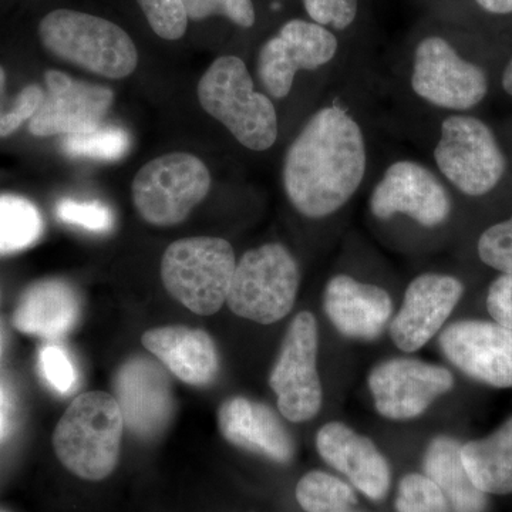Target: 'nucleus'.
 Masks as SVG:
<instances>
[{
  "label": "nucleus",
  "instance_id": "obj_1",
  "mask_svg": "<svg viewBox=\"0 0 512 512\" xmlns=\"http://www.w3.org/2000/svg\"><path fill=\"white\" fill-rule=\"evenodd\" d=\"M366 167V141L357 121L338 106L323 107L286 153V197L303 217H329L359 190Z\"/></svg>",
  "mask_w": 512,
  "mask_h": 512
},
{
  "label": "nucleus",
  "instance_id": "obj_2",
  "mask_svg": "<svg viewBox=\"0 0 512 512\" xmlns=\"http://www.w3.org/2000/svg\"><path fill=\"white\" fill-rule=\"evenodd\" d=\"M123 413L116 397L89 392L73 400L53 434V447L67 470L84 480H103L119 461Z\"/></svg>",
  "mask_w": 512,
  "mask_h": 512
},
{
  "label": "nucleus",
  "instance_id": "obj_3",
  "mask_svg": "<svg viewBox=\"0 0 512 512\" xmlns=\"http://www.w3.org/2000/svg\"><path fill=\"white\" fill-rule=\"evenodd\" d=\"M202 109L228 128L242 146L269 150L278 138V114L265 94L255 92L247 64L237 56H221L198 84Z\"/></svg>",
  "mask_w": 512,
  "mask_h": 512
},
{
  "label": "nucleus",
  "instance_id": "obj_4",
  "mask_svg": "<svg viewBox=\"0 0 512 512\" xmlns=\"http://www.w3.org/2000/svg\"><path fill=\"white\" fill-rule=\"evenodd\" d=\"M39 36L59 59L107 79H124L136 70L138 52L133 39L110 20L57 9L42 19Z\"/></svg>",
  "mask_w": 512,
  "mask_h": 512
},
{
  "label": "nucleus",
  "instance_id": "obj_5",
  "mask_svg": "<svg viewBox=\"0 0 512 512\" xmlns=\"http://www.w3.org/2000/svg\"><path fill=\"white\" fill-rule=\"evenodd\" d=\"M237 268L234 248L214 237L175 241L161 259V279L168 293L197 315L210 316L227 302Z\"/></svg>",
  "mask_w": 512,
  "mask_h": 512
},
{
  "label": "nucleus",
  "instance_id": "obj_6",
  "mask_svg": "<svg viewBox=\"0 0 512 512\" xmlns=\"http://www.w3.org/2000/svg\"><path fill=\"white\" fill-rule=\"evenodd\" d=\"M299 284L301 274L291 251L281 244L262 245L237 262L227 303L235 315L271 325L292 311Z\"/></svg>",
  "mask_w": 512,
  "mask_h": 512
},
{
  "label": "nucleus",
  "instance_id": "obj_7",
  "mask_svg": "<svg viewBox=\"0 0 512 512\" xmlns=\"http://www.w3.org/2000/svg\"><path fill=\"white\" fill-rule=\"evenodd\" d=\"M210 188L211 174L200 158L173 153L144 165L134 178L131 194L143 220L157 227H173L187 220Z\"/></svg>",
  "mask_w": 512,
  "mask_h": 512
},
{
  "label": "nucleus",
  "instance_id": "obj_8",
  "mask_svg": "<svg viewBox=\"0 0 512 512\" xmlns=\"http://www.w3.org/2000/svg\"><path fill=\"white\" fill-rule=\"evenodd\" d=\"M434 160L441 174L468 197L490 194L507 171V158L494 131L467 114H454L443 121Z\"/></svg>",
  "mask_w": 512,
  "mask_h": 512
},
{
  "label": "nucleus",
  "instance_id": "obj_9",
  "mask_svg": "<svg viewBox=\"0 0 512 512\" xmlns=\"http://www.w3.org/2000/svg\"><path fill=\"white\" fill-rule=\"evenodd\" d=\"M318 322L301 312L286 330L269 384L278 397L279 412L289 421L303 423L322 409V383L318 373Z\"/></svg>",
  "mask_w": 512,
  "mask_h": 512
},
{
  "label": "nucleus",
  "instance_id": "obj_10",
  "mask_svg": "<svg viewBox=\"0 0 512 512\" xmlns=\"http://www.w3.org/2000/svg\"><path fill=\"white\" fill-rule=\"evenodd\" d=\"M413 92L440 109H474L488 93L487 74L458 55L446 39L429 36L414 52Z\"/></svg>",
  "mask_w": 512,
  "mask_h": 512
},
{
  "label": "nucleus",
  "instance_id": "obj_11",
  "mask_svg": "<svg viewBox=\"0 0 512 512\" xmlns=\"http://www.w3.org/2000/svg\"><path fill=\"white\" fill-rule=\"evenodd\" d=\"M338 49V37L325 26L308 20H289L259 52V80L274 99H285L298 72L316 70L332 62Z\"/></svg>",
  "mask_w": 512,
  "mask_h": 512
},
{
  "label": "nucleus",
  "instance_id": "obj_12",
  "mask_svg": "<svg viewBox=\"0 0 512 512\" xmlns=\"http://www.w3.org/2000/svg\"><path fill=\"white\" fill-rule=\"evenodd\" d=\"M453 386L446 367L404 357L380 363L369 375L377 413L390 420L416 419Z\"/></svg>",
  "mask_w": 512,
  "mask_h": 512
},
{
  "label": "nucleus",
  "instance_id": "obj_13",
  "mask_svg": "<svg viewBox=\"0 0 512 512\" xmlns=\"http://www.w3.org/2000/svg\"><path fill=\"white\" fill-rule=\"evenodd\" d=\"M451 208L450 194L437 175L409 160L390 165L370 197V211L379 220L404 214L426 228L444 224Z\"/></svg>",
  "mask_w": 512,
  "mask_h": 512
},
{
  "label": "nucleus",
  "instance_id": "obj_14",
  "mask_svg": "<svg viewBox=\"0 0 512 512\" xmlns=\"http://www.w3.org/2000/svg\"><path fill=\"white\" fill-rule=\"evenodd\" d=\"M45 79L47 92L29 120L33 136H76L101 127L114 99L109 87L79 82L57 70H49Z\"/></svg>",
  "mask_w": 512,
  "mask_h": 512
},
{
  "label": "nucleus",
  "instance_id": "obj_15",
  "mask_svg": "<svg viewBox=\"0 0 512 512\" xmlns=\"http://www.w3.org/2000/svg\"><path fill=\"white\" fill-rule=\"evenodd\" d=\"M439 343L464 375L497 389L512 387V330L495 322L460 320L440 333Z\"/></svg>",
  "mask_w": 512,
  "mask_h": 512
},
{
  "label": "nucleus",
  "instance_id": "obj_16",
  "mask_svg": "<svg viewBox=\"0 0 512 512\" xmlns=\"http://www.w3.org/2000/svg\"><path fill=\"white\" fill-rule=\"evenodd\" d=\"M464 285L450 275L423 274L407 286L403 305L390 325L394 345L407 353L426 346L463 298Z\"/></svg>",
  "mask_w": 512,
  "mask_h": 512
},
{
  "label": "nucleus",
  "instance_id": "obj_17",
  "mask_svg": "<svg viewBox=\"0 0 512 512\" xmlns=\"http://www.w3.org/2000/svg\"><path fill=\"white\" fill-rule=\"evenodd\" d=\"M114 390L128 429L143 439L163 433L173 416L174 400L170 380L156 362L131 357L120 367Z\"/></svg>",
  "mask_w": 512,
  "mask_h": 512
},
{
  "label": "nucleus",
  "instance_id": "obj_18",
  "mask_svg": "<svg viewBox=\"0 0 512 512\" xmlns=\"http://www.w3.org/2000/svg\"><path fill=\"white\" fill-rule=\"evenodd\" d=\"M316 450L370 500H383L389 493L392 474L386 458L372 440L345 424H325L316 434Z\"/></svg>",
  "mask_w": 512,
  "mask_h": 512
},
{
  "label": "nucleus",
  "instance_id": "obj_19",
  "mask_svg": "<svg viewBox=\"0 0 512 512\" xmlns=\"http://www.w3.org/2000/svg\"><path fill=\"white\" fill-rule=\"evenodd\" d=\"M323 308L332 325L350 339L375 340L392 319L393 302L380 286L349 275H336L326 285Z\"/></svg>",
  "mask_w": 512,
  "mask_h": 512
},
{
  "label": "nucleus",
  "instance_id": "obj_20",
  "mask_svg": "<svg viewBox=\"0 0 512 512\" xmlns=\"http://www.w3.org/2000/svg\"><path fill=\"white\" fill-rule=\"evenodd\" d=\"M218 426L229 443L278 463H288L295 453L288 430L266 404L232 397L220 407Z\"/></svg>",
  "mask_w": 512,
  "mask_h": 512
},
{
  "label": "nucleus",
  "instance_id": "obj_21",
  "mask_svg": "<svg viewBox=\"0 0 512 512\" xmlns=\"http://www.w3.org/2000/svg\"><path fill=\"white\" fill-rule=\"evenodd\" d=\"M141 342L173 375L191 386H207L218 375L217 346L204 330L161 326L147 330Z\"/></svg>",
  "mask_w": 512,
  "mask_h": 512
},
{
  "label": "nucleus",
  "instance_id": "obj_22",
  "mask_svg": "<svg viewBox=\"0 0 512 512\" xmlns=\"http://www.w3.org/2000/svg\"><path fill=\"white\" fill-rule=\"evenodd\" d=\"M79 316V296L72 286L60 279H45L23 293L13 325L26 335L57 339L74 328Z\"/></svg>",
  "mask_w": 512,
  "mask_h": 512
},
{
  "label": "nucleus",
  "instance_id": "obj_23",
  "mask_svg": "<svg viewBox=\"0 0 512 512\" xmlns=\"http://www.w3.org/2000/svg\"><path fill=\"white\" fill-rule=\"evenodd\" d=\"M461 446L463 444L453 437H436L424 454V473L443 493L454 512H484L487 497L468 476Z\"/></svg>",
  "mask_w": 512,
  "mask_h": 512
},
{
  "label": "nucleus",
  "instance_id": "obj_24",
  "mask_svg": "<svg viewBox=\"0 0 512 512\" xmlns=\"http://www.w3.org/2000/svg\"><path fill=\"white\" fill-rule=\"evenodd\" d=\"M471 481L484 494L512 493V417L484 439L461 446Z\"/></svg>",
  "mask_w": 512,
  "mask_h": 512
},
{
  "label": "nucleus",
  "instance_id": "obj_25",
  "mask_svg": "<svg viewBox=\"0 0 512 512\" xmlns=\"http://www.w3.org/2000/svg\"><path fill=\"white\" fill-rule=\"evenodd\" d=\"M43 229L42 215L33 202L18 195H0V255L32 247Z\"/></svg>",
  "mask_w": 512,
  "mask_h": 512
},
{
  "label": "nucleus",
  "instance_id": "obj_26",
  "mask_svg": "<svg viewBox=\"0 0 512 512\" xmlns=\"http://www.w3.org/2000/svg\"><path fill=\"white\" fill-rule=\"evenodd\" d=\"M296 500L306 512H339L356 504L353 488L323 471H311L296 487Z\"/></svg>",
  "mask_w": 512,
  "mask_h": 512
},
{
  "label": "nucleus",
  "instance_id": "obj_27",
  "mask_svg": "<svg viewBox=\"0 0 512 512\" xmlns=\"http://www.w3.org/2000/svg\"><path fill=\"white\" fill-rule=\"evenodd\" d=\"M130 146V136L120 127H99L90 133L67 136L63 140L67 156L93 160H120L126 156Z\"/></svg>",
  "mask_w": 512,
  "mask_h": 512
},
{
  "label": "nucleus",
  "instance_id": "obj_28",
  "mask_svg": "<svg viewBox=\"0 0 512 512\" xmlns=\"http://www.w3.org/2000/svg\"><path fill=\"white\" fill-rule=\"evenodd\" d=\"M397 512H451L446 497L421 474H409L400 481L396 498Z\"/></svg>",
  "mask_w": 512,
  "mask_h": 512
},
{
  "label": "nucleus",
  "instance_id": "obj_29",
  "mask_svg": "<svg viewBox=\"0 0 512 512\" xmlns=\"http://www.w3.org/2000/svg\"><path fill=\"white\" fill-rule=\"evenodd\" d=\"M5 86L6 73L0 66V137L10 136L26 120L32 119L45 97L42 87L30 84L15 97L12 104L6 106Z\"/></svg>",
  "mask_w": 512,
  "mask_h": 512
},
{
  "label": "nucleus",
  "instance_id": "obj_30",
  "mask_svg": "<svg viewBox=\"0 0 512 512\" xmlns=\"http://www.w3.org/2000/svg\"><path fill=\"white\" fill-rule=\"evenodd\" d=\"M156 35L165 40L181 39L187 32L188 16L181 0H137Z\"/></svg>",
  "mask_w": 512,
  "mask_h": 512
},
{
  "label": "nucleus",
  "instance_id": "obj_31",
  "mask_svg": "<svg viewBox=\"0 0 512 512\" xmlns=\"http://www.w3.org/2000/svg\"><path fill=\"white\" fill-rule=\"evenodd\" d=\"M477 251L485 265L501 274H512V215L485 229L478 239Z\"/></svg>",
  "mask_w": 512,
  "mask_h": 512
},
{
  "label": "nucleus",
  "instance_id": "obj_32",
  "mask_svg": "<svg viewBox=\"0 0 512 512\" xmlns=\"http://www.w3.org/2000/svg\"><path fill=\"white\" fill-rule=\"evenodd\" d=\"M56 214L64 224L92 232H107L114 225L113 211L97 201H74L67 198L57 204Z\"/></svg>",
  "mask_w": 512,
  "mask_h": 512
},
{
  "label": "nucleus",
  "instance_id": "obj_33",
  "mask_svg": "<svg viewBox=\"0 0 512 512\" xmlns=\"http://www.w3.org/2000/svg\"><path fill=\"white\" fill-rule=\"evenodd\" d=\"M188 19L202 20L210 16H225L241 28H252L255 8L252 0H181Z\"/></svg>",
  "mask_w": 512,
  "mask_h": 512
},
{
  "label": "nucleus",
  "instance_id": "obj_34",
  "mask_svg": "<svg viewBox=\"0 0 512 512\" xmlns=\"http://www.w3.org/2000/svg\"><path fill=\"white\" fill-rule=\"evenodd\" d=\"M40 370L47 384L57 393L72 392L77 383V373L72 359L60 346L47 345L40 350Z\"/></svg>",
  "mask_w": 512,
  "mask_h": 512
},
{
  "label": "nucleus",
  "instance_id": "obj_35",
  "mask_svg": "<svg viewBox=\"0 0 512 512\" xmlns=\"http://www.w3.org/2000/svg\"><path fill=\"white\" fill-rule=\"evenodd\" d=\"M303 6L312 22L345 30L355 22L359 0H303Z\"/></svg>",
  "mask_w": 512,
  "mask_h": 512
},
{
  "label": "nucleus",
  "instance_id": "obj_36",
  "mask_svg": "<svg viewBox=\"0 0 512 512\" xmlns=\"http://www.w3.org/2000/svg\"><path fill=\"white\" fill-rule=\"evenodd\" d=\"M487 309L495 323L512 330V274H501L490 285Z\"/></svg>",
  "mask_w": 512,
  "mask_h": 512
},
{
  "label": "nucleus",
  "instance_id": "obj_37",
  "mask_svg": "<svg viewBox=\"0 0 512 512\" xmlns=\"http://www.w3.org/2000/svg\"><path fill=\"white\" fill-rule=\"evenodd\" d=\"M477 5L493 15H512V0H476Z\"/></svg>",
  "mask_w": 512,
  "mask_h": 512
},
{
  "label": "nucleus",
  "instance_id": "obj_38",
  "mask_svg": "<svg viewBox=\"0 0 512 512\" xmlns=\"http://www.w3.org/2000/svg\"><path fill=\"white\" fill-rule=\"evenodd\" d=\"M8 414H9V402L8 394L5 389L0 386V439L5 436L8 431Z\"/></svg>",
  "mask_w": 512,
  "mask_h": 512
},
{
  "label": "nucleus",
  "instance_id": "obj_39",
  "mask_svg": "<svg viewBox=\"0 0 512 512\" xmlns=\"http://www.w3.org/2000/svg\"><path fill=\"white\" fill-rule=\"evenodd\" d=\"M501 84H503L504 92L512 97V57L507 66H505Z\"/></svg>",
  "mask_w": 512,
  "mask_h": 512
},
{
  "label": "nucleus",
  "instance_id": "obj_40",
  "mask_svg": "<svg viewBox=\"0 0 512 512\" xmlns=\"http://www.w3.org/2000/svg\"><path fill=\"white\" fill-rule=\"evenodd\" d=\"M339 512H356V511H353L352 508H348V510H342V511H339Z\"/></svg>",
  "mask_w": 512,
  "mask_h": 512
}]
</instances>
